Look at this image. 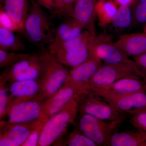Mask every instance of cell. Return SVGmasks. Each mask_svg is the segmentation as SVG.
Returning <instances> with one entry per match:
<instances>
[{
  "mask_svg": "<svg viewBox=\"0 0 146 146\" xmlns=\"http://www.w3.org/2000/svg\"><path fill=\"white\" fill-rule=\"evenodd\" d=\"M95 0H76L73 9V18L84 28H89V32L93 34L92 23L96 13Z\"/></svg>",
  "mask_w": 146,
  "mask_h": 146,
  "instance_id": "19",
  "label": "cell"
},
{
  "mask_svg": "<svg viewBox=\"0 0 146 146\" xmlns=\"http://www.w3.org/2000/svg\"><path fill=\"white\" fill-rule=\"evenodd\" d=\"M145 110V111H146V108H145V109L142 110ZM141 110H140V111H141Z\"/></svg>",
  "mask_w": 146,
  "mask_h": 146,
  "instance_id": "38",
  "label": "cell"
},
{
  "mask_svg": "<svg viewBox=\"0 0 146 146\" xmlns=\"http://www.w3.org/2000/svg\"><path fill=\"white\" fill-rule=\"evenodd\" d=\"M102 64L100 59L90 56L85 62L69 71L66 81L75 86L83 95L86 94L89 91L91 79Z\"/></svg>",
  "mask_w": 146,
  "mask_h": 146,
  "instance_id": "11",
  "label": "cell"
},
{
  "mask_svg": "<svg viewBox=\"0 0 146 146\" xmlns=\"http://www.w3.org/2000/svg\"><path fill=\"white\" fill-rule=\"evenodd\" d=\"M43 71L39 53L30 54L14 65L6 68L0 77V81L6 82L27 80L39 82Z\"/></svg>",
  "mask_w": 146,
  "mask_h": 146,
  "instance_id": "6",
  "label": "cell"
},
{
  "mask_svg": "<svg viewBox=\"0 0 146 146\" xmlns=\"http://www.w3.org/2000/svg\"><path fill=\"white\" fill-rule=\"evenodd\" d=\"M132 14L130 6L121 5L112 19V25L116 28L124 29L127 28L132 24Z\"/></svg>",
  "mask_w": 146,
  "mask_h": 146,
  "instance_id": "24",
  "label": "cell"
},
{
  "mask_svg": "<svg viewBox=\"0 0 146 146\" xmlns=\"http://www.w3.org/2000/svg\"><path fill=\"white\" fill-rule=\"evenodd\" d=\"M76 0H56L53 15L73 18V9Z\"/></svg>",
  "mask_w": 146,
  "mask_h": 146,
  "instance_id": "27",
  "label": "cell"
},
{
  "mask_svg": "<svg viewBox=\"0 0 146 146\" xmlns=\"http://www.w3.org/2000/svg\"><path fill=\"white\" fill-rule=\"evenodd\" d=\"M39 89V83L36 80H27L12 82L9 88L10 95L5 116L13 105L24 101L35 99Z\"/></svg>",
  "mask_w": 146,
  "mask_h": 146,
  "instance_id": "15",
  "label": "cell"
},
{
  "mask_svg": "<svg viewBox=\"0 0 146 146\" xmlns=\"http://www.w3.org/2000/svg\"><path fill=\"white\" fill-rule=\"evenodd\" d=\"M42 102L35 99L20 102L8 110V121L1 122V128L5 126L14 124L32 122L38 120L41 114Z\"/></svg>",
  "mask_w": 146,
  "mask_h": 146,
  "instance_id": "12",
  "label": "cell"
},
{
  "mask_svg": "<svg viewBox=\"0 0 146 146\" xmlns=\"http://www.w3.org/2000/svg\"><path fill=\"white\" fill-rule=\"evenodd\" d=\"M5 82H0V118L4 117L9 102V96Z\"/></svg>",
  "mask_w": 146,
  "mask_h": 146,
  "instance_id": "31",
  "label": "cell"
},
{
  "mask_svg": "<svg viewBox=\"0 0 146 146\" xmlns=\"http://www.w3.org/2000/svg\"><path fill=\"white\" fill-rule=\"evenodd\" d=\"M145 33H146V25L145 27Z\"/></svg>",
  "mask_w": 146,
  "mask_h": 146,
  "instance_id": "37",
  "label": "cell"
},
{
  "mask_svg": "<svg viewBox=\"0 0 146 146\" xmlns=\"http://www.w3.org/2000/svg\"><path fill=\"white\" fill-rule=\"evenodd\" d=\"M14 33L0 27V49L16 52L25 49L23 41Z\"/></svg>",
  "mask_w": 146,
  "mask_h": 146,
  "instance_id": "22",
  "label": "cell"
},
{
  "mask_svg": "<svg viewBox=\"0 0 146 146\" xmlns=\"http://www.w3.org/2000/svg\"><path fill=\"white\" fill-rule=\"evenodd\" d=\"M84 28L74 18L63 21L54 30L53 41H63L74 39L83 33Z\"/></svg>",
  "mask_w": 146,
  "mask_h": 146,
  "instance_id": "21",
  "label": "cell"
},
{
  "mask_svg": "<svg viewBox=\"0 0 146 146\" xmlns=\"http://www.w3.org/2000/svg\"><path fill=\"white\" fill-rule=\"evenodd\" d=\"M30 54L7 51L0 49V68H7L27 57Z\"/></svg>",
  "mask_w": 146,
  "mask_h": 146,
  "instance_id": "25",
  "label": "cell"
},
{
  "mask_svg": "<svg viewBox=\"0 0 146 146\" xmlns=\"http://www.w3.org/2000/svg\"><path fill=\"white\" fill-rule=\"evenodd\" d=\"M133 16L139 23H146V0H139L135 7Z\"/></svg>",
  "mask_w": 146,
  "mask_h": 146,
  "instance_id": "32",
  "label": "cell"
},
{
  "mask_svg": "<svg viewBox=\"0 0 146 146\" xmlns=\"http://www.w3.org/2000/svg\"><path fill=\"white\" fill-rule=\"evenodd\" d=\"M116 3L119 5H129L131 4L134 0H115Z\"/></svg>",
  "mask_w": 146,
  "mask_h": 146,
  "instance_id": "35",
  "label": "cell"
},
{
  "mask_svg": "<svg viewBox=\"0 0 146 146\" xmlns=\"http://www.w3.org/2000/svg\"><path fill=\"white\" fill-rule=\"evenodd\" d=\"M68 145L69 146H97L95 142L85 136L80 130H74L68 138Z\"/></svg>",
  "mask_w": 146,
  "mask_h": 146,
  "instance_id": "26",
  "label": "cell"
},
{
  "mask_svg": "<svg viewBox=\"0 0 146 146\" xmlns=\"http://www.w3.org/2000/svg\"><path fill=\"white\" fill-rule=\"evenodd\" d=\"M110 146H146V131L136 130L116 131L110 138Z\"/></svg>",
  "mask_w": 146,
  "mask_h": 146,
  "instance_id": "18",
  "label": "cell"
},
{
  "mask_svg": "<svg viewBox=\"0 0 146 146\" xmlns=\"http://www.w3.org/2000/svg\"><path fill=\"white\" fill-rule=\"evenodd\" d=\"M39 53L43 63V71L39 82L40 89L35 100L43 102L55 94L65 84L69 71L53 57L48 50Z\"/></svg>",
  "mask_w": 146,
  "mask_h": 146,
  "instance_id": "2",
  "label": "cell"
},
{
  "mask_svg": "<svg viewBox=\"0 0 146 146\" xmlns=\"http://www.w3.org/2000/svg\"><path fill=\"white\" fill-rule=\"evenodd\" d=\"M108 103L120 112L132 115L146 108V93L136 92Z\"/></svg>",
  "mask_w": 146,
  "mask_h": 146,
  "instance_id": "17",
  "label": "cell"
},
{
  "mask_svg": "<svg viewBox=\"0 0 146 146\" xmlns=\"http://www.w3.org/2000/svg\"><path fill=\"white\" fill-rule=\"evenodd\" d=\"M89 91L109 102L136 92L146 93V80L140 78H127L108 85L92 87Z\"/></svg>",
  "mask_w": 146,
  "mask_h": 146,
  "instance_id": "8",
  "label": "cell"
},
{
  "mask_svg": "<svg viewBox=\"0 0 146 146\" xmlns=\"http://www.w3.org/2000/svg\"><path fill=\"white\" fill-rule=\"evenodd\" d=\"M36 1L42 7L46 9L54 14L56 0H36Z\"/></svg>",
  "mask_w": 146,
  "mask_h": 146,
  "instance_id": "34",
  "label": "cell"
},
{
  "mask_svg": "<svg viewBox=\"0 0 146 146\" xmlns=\"http://www.w3.org/2000/svg\"><path fill=\"white\" fill-rule=\"evenodd\" d=\"M2 5L5 10L16 23L20 32L23 33L29 10L28 0H5Z\"/></svg>",
  "mask_w": 146,
  "mask_h": 146,
  "instance_id": "20",
  "label": "cell"
},
{
  "mask_svg": "<svg viewBox=\"0 0 146 146\" xmlns=\"http://www.w3.org/2000/svg\"><path fill=\"white\" fill-rule=\"evenodd\" d=\"M90 56L100 59L106 64L117 65L134 63L113 44L102 42L91 35L89 42Z\"/></svg>",
  "mask_w": 146,
  "mask_h": 146,
  "instance_id": "13",
  "label": "cell"
},
{
  "mask_svg": "<svg viewBox=\"0 0 146 146\" xmlns=\"http://www.w3.org/2000/svg\"><path fill=\"white\" fill-rule=\"evenodd\" d=\"M114 44L128 57H136L146 52V33L122 35Z\"/></svg>",
  "mask_w": 146,
  "mask_h": 146,
  "instance_id": "16",
  "label": "cell"
},
{
  "mask_svg": "<svg viewBox=\"0 0 146 146\" xmlns=\"http://www.w3.org/2000/svg\"><path fill=\"white\" fill-rule=\"evenodd\" d=\"M46 122H40L39 125L32 132L27 138L25 141L22 144V146H38L39 138L41 135L43 127Z\"/></svg>",
  "mask_w": 146,
  "mask_h": 146,
  "instance_id": "30",
  "label": "cell"
},
{
  "mask_svg": "<svg viewBox=\"0 0 146 146\" xmlns=\"http://www.w3.org/2000/svg\"><path fill=\"white\" fill-rule=\"evenodd\" d=\"M23 33L30 42L42 49L53 41L54 30L51 28L46 14L36 0H32L30 5Z\"/></svg>",
  "mask_w": 146,
  "mask_h": 146,
  "instance_id": "3",
  "label": "cell"
},
{
  "mask_svg": "<svg viewBox=\"0 0 146 146\" xmlns=\"http://www.w3.org/2000/svg\"><path fill=\"white\" fill-rule=\"evenodd\" d=\"M80 99L73 100L45 123L38 146L51 145L65 133L76 117Z\"/></svg>",
  "mask_w": 146,
  "mask_h": 146,
  "instance_id": "4",
  "label": "cell"
},
{
  "mask_svg": "<svg viewBox=\"0 0 146 146\" xmlns=\"http://www.w3.org/2000/svg\"><path fill=\"white\" fill-rule=\"evenodd\" d=\"M125 117L104 121L86 114H80L79 126L80 131L98 146H108L110 138L121 124Z\"/></svg>",
  "mask_w": 146,
  "mask_h": 146,
  "instance_id": "5",
  "label": "cell"
},
{
  "mask_svg": "<svg viewBox=\"0 0 146 146\" xmlns=\"http://www.w3.org/2000/svg\"><path fill=\"white\" fill-rule=\"evenodd\" d=\"M79 110L80 114H88L104 121H114L125 117L123 113L91 91L80 98Z\"/></svg>",
  "mask_w": 146,
  "mask_h": 146,
  "instance_id": "9",
  "label": "cell"
},
{
  "mask_svg": "<svg viewBox=\"0 0 146 146\" xmlns=\"http://www.w3.org/2000/svg\"><path fill=\"white\" fill-rule=\"evenodd\" d=\"M118 8L117 3L110 0H100L97 2L96 13L100 24L102 26H106L111 23Z\"/></svg>",
  "mask_w": 146,
  "mask_h": 146,
  "instance_id": "23",
  "label": "cell"
},
{
  "mask_svg": "<svg viewBox=\"0 0 146 146\" xmlns=\"http://www.w3.org/2000/svg\"><path fill=\"white\" fill-rule=\"evenodd\" d=\"M0 27L14 32H20L16 23L5 10L2 4L0 6Z\"/></svg>",
  "mask_w": 146,
  "mask_h": 146,
  "instance_id": "28",
  "label": "cell"
},
{
  "mask_svg": "<svg viewBox=\"0 0 146 146\" xmlns=\"http://www.w3.org/2000/svg\"><path fill=\"white\" fill-rule=\"evenodd\" d=\"M82 95L78 89L66 81L55 94L42 102V110L38 121L46 122L70 102L75 99L80 98Z\"/></svg>",
  "mask_w": 146,
  "mask_h": 146,
  "instance_id": "10",
  "label": "cell"
},
{
  "mask_svg": "<svg viewBox=\"0 0 146 146\" xmlns=\"http://www.w3.org/2000/svg\"><path fill=\"white\" fill-rule=\"evenodd\" d=\"M91 34L84 31L74 39L53 41L47 50L58 62L65 67L73 68L85 62L90 57L89 42Z\"/></svg>",
  "mask_w": 146,
  "mask_h": 146,
  "instance_id": "1",
  "label": "cell"
},
{
  "mask_svg": "<svg viewBox=\"0 0 146 146\" xmlns=\"http://www.w3.org/2000/svg\"><path fill=\"white\" fill-rule=\"evenodd\" d=\"M133 58L136 66L146 80V52Z\"/></svg>",
  "mask_w": 146,
  "mask_h": 146,
  "instance_id": "33",
  "label": "cell"
},
{
  "mask_svg": "<svg viewBox=\"0 0 146 146\" xmlns=\"http://www.w3.org/2000/svg\"><path fill=\"white\" fill-rule=\"evenodd\" d=\"M127 78L145 79L135 62L117 65L103 63L91 79L89 91L92 87L108 85Z\"/></svg>",
  "mask_w": 146,
  "mask_h": 146,
  "instance_id": "7",
  "label": "cell"
},
{
  "mask_svg": "<svg viewBox=\"0 0 146 146\" xmlns=\"http://www.w3.org/2000/svg\"><path fill=\"white\" fill-rule=\"evenodd\" d=\"M5 0H0V2H1V4H2L3 3L4 1Z\"/></svg>",
  "mask_w": 146,
  "mask_h": 146,
  "instance_id": "36",
  "label": "cell"
},
{
  "mask_svg": "<svg viewBox=\"0 0 146 146\" xmlns=\"http://www.w3.org/2000/svg\"><path fill=\"white\" fill-rule=\"evenodd\" d=\"M129 122L136 129L146 131V111L141 110L132 115Z\"/></svg>",
  "mask_w": 146,
  "mask_h": 146,
  "instance_id": "29",
  "label": "cell"
},
{
  "mask_svg": "<svg viewBox=\"0 0 146 146\" xmlns=\"http://www.w3.org/2000/svg\"><path fill=\"white\" fill-rule=\"evenodd\" d=\"M41 121L36 120L32 122L9 125L2 128L0 146L22 145Z\"/></svg>",
  "mask_w": 146,
  "mask_h": 146,
  "instance_id": "14",
  "label": "cell"
}]
</instances>
